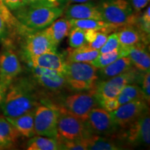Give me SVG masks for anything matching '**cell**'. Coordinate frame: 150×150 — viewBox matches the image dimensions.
Here are the masks:
<instances>
[{
    "label": "cell",
    "mask_w": 150,
    "mask_h": 150,
    "mask_svg": "<svg viewBox=\"0 0 150 150\" xmlns=\"http://www.w3.org/2000/svg\"><path fill=\"white\" fill-rule=\"evenodd\" d=\"M39 99L33 79L17 77L6 91L0 108L4 117H16L35 109L40 103Z\"/></svg>",
    "instance_id": "obj_1"
},
{
    "label": "cell",
    "mask_w": 150,
    "mask_h": 150,
    "mask_svg": "<svg viewBox=\"0 0 150 150\" xmlns=\"http://www.w3.org/2000/svg\"><path fill=\"white\" fill-rule=\"evenodd\" d=\"M61 6L23 5L14 11V16L22 25L31 30H42L63 14Z\"/></svg>",
    "instance_id": "obj_2"
},
{
    "label": "cell",
    "mask_w": 150,
    "mask_h": 150,
    "mask_svg": "<svg viewBox=\"0 0 150 150\" xmlns=\"http://www.w3.org/2000/svg\"><path fill=\"white\" fill-rule=\"evenodd\" d=\"M64 76L72 91H88L95 88L98 82V68L90 63L66 61Z\"/></svg>",
    "instance_id": "obj_3"
},
{
    "label": "cell",
    "mask_w": 150,
    "mask_h": 150,
    "mask_svg": "<svg viewBox=\"0 0 150 150\" xmlns=\"http://www.w3.org/2000/svg\"><path fill=\"white\" fill-rule=\"evenodd\" d=\"M97 5L103 20L116 27L136 24L138 18L128 0H102Z\"/></svg>",
    "instance_id": "obj_4"
},
{
    "label": "cell",
    "mask_w": 150,
    "mask_h": 150,
    "mask_svg": "<svg viewBox=\"0 0 150 150\" xmlns=\"http://www.w3.org/2000/svg\"><path fill=\"white\" fill-rule=\"evenodd\" d=\"M19 33L24 36L22 54L24 59L50 52L57 51V46L47 36L44 30H31L20 24Z\"/></svg>",
    "instance_id": "obj_5"
},
{
    "label": "cell",
    "mask_w": 150,
    "mask_h": 150,
    "mask_svg": "<svg viewBox=\"0 0 150 150\" xmlns=\"http://www.w3.org/2000/svg\"><path fill=\"white\" fill-rule=\"evenodd\" d=\"M58 142L83 139L91 136L84 122L67 111L63 106H58Z\"/></svg>",
    "instance_id": "obj_6"
},
{
    "label": "cell",
    "mask_w": 150,
    "mask_h": 150,
    "mask_svg": "<svg viewBox=\"0 0 150 150\" xmlns=\"http://www.w3.org/2000/svg\"><path fill=\"white\" fill-rule=\"evenodd\" d=\"M140 74L141 72L132 67L120 74L98 81L94 88L98 102L116 97L125 86L138 82L141 78Z\"/></svg>",
    "instance_id": "obj_7"
},
{
    "label": "cell",
    "mask_w": 150,
    "mask_h": 150,
    "mask_svg": "<svg viewBox=\"0 0 150 150\" xmlns=\"http://www.w3.org/2000/svg\"><path fill=\"white\" fill-rule=\"evenodd\" d=\"M59 117L58 106L45 102L35 108L34 111V130L35 136L57 138V123Z\"/></svg>",
    "instance_id": "obj_8"
},
{
    "label": "cell",
    "mask_w": 150,
    "mask_h": 150,
    "mask_svg": "<svg viewBox=\"0 0 150 150\" xmlns=\"http://www.w3.org/2000/svg\"><path fill=\"white\" fill-rule=\"evenodd\" d=\"M99 106L95 90L81 91L65 97L64 107L67 111L85 122L93 108Z\"/></svg>",
    "instance_id": "obj_9"
},
{
    "label": "cell",
    "mask_w": 150,
    "mask_h": 150,
    "mask_svg": "<svg viewBox=\"0 0 150 150\" xmlns=\"http://www.w3.org/2000/svg\"><path fill=\"white\" fill-rule=\"evenodd\" d=\"M121 138L131 146H149L150 143L149 110H146L138 119L125 128Z\"/></svg>",
    "instance_id": "obj_10"
},
{
    "label": "cell",
    "mask_w": 150,
    "mask_h": 150,
    "mask_svg": "<svg viewBox=\"0 0 150 150\" xmlns=\"http://www.w3.org/2000/svg\"><path fill=\"white\" fill-rule=\"evenodd\" d=\"M22 72L18 54L10 45H7L0 53V83L6 91Z\"/></svg>",
    "instance_id": "obj_11"
},
{
    "label": "cell",
    "mask_w": 150,
    "mask_h": 150,
    "mask_svg": "<svg viewBox=\"0 0 150 150\" xmlns=\"http://www.w3.org/2000/svg\"><path fill=\"white\" fill-rule=\"evenodd\" d=\"M85 125L90 134L97 136L108 137L115 134L118 129L110 112L99 106L91 110Z\"/></svg>",
    "instance_id": "obj_12"
},
{
    "label": "cell",
    "mask_w": 150,
    "mask_h": 150,
    "mask_svg": "<svg viewBox=\"0 0 150 150\" xmlns=\"http://www.w3.org/2000/svg\"><path fill=\"white\" fill-rule=\"evenodd\" d=\"M147 104L145 99H135L121 104L115 110L110 112V116L118 128L125 129L148 109Z\"/></svg>",
    "instance_id": "obj_13"
},
{
    "label": "cell",
    "mask_w": 150,
    "mask_h": 150,
    "mask_svg": "<svg viewBox=\"0 0 150 150\" xmlns=\"http://www.w3.org/2000/svg\"><path fill=\"white\" fill-rule=\"evenodd\" d=\"M29 68L35 83L44 88L59 91L67 86L63 73L36 66H29Z\"/></svg>",
    "instance_id": "obj_14"
},
{
    "label": "cell",
    "mask_w": 150,
    "mask_h": 150,
    "mask_svg": "<svg viewBox=\"0 0 150 150\" xmlns=\"http://www.w3.org/2000/svg\"><path fill=\"white\" fill-rule=\"evenodd\" d=\"M25 60L29 66H36L56 70L63 74L66 66L65 56L57 51L47 52L40 55L27 58Z\"/></svg>",
    "instance_id": "obj_15"
},
{
    "label": "cell",
    "mask_w": 150,
    "mask_h": 150,
    "mask_svg": "<svg viewBox=\"0 0 150 150\" xmlns=\"http://www.w3.org/2000/svg\"><path fill=\"white\" fill-rule=\"evenodd\" d=\"M65 18L68 20L94 19L103 20L98 5L93 1L71 4L65 12Z\"/></svg>",
    "instance_id": "obj_16"
},
{
    "label": "cell",
    "mask_w": 150,
    "mask_h": 150,
    "mask_svg": "<svg viewBox=\"0 0 150 150\" xmlns=\"http://www.w3.org/2000/svg\"><path fill=\"white\" fill-rule=\"evenodd\" d=\"M116 33L120 46L125 48H129L140 42H145L144 40L147 41V38L143 35L149 37L137 29L135 25L122 26L118 28Z\"/></svg>",
    "instance_id": "obj_17"
},
{
    "label": "cell",
    "mask_w": 150,
    "mask_h": 150,
    "mask_svg": "<svg viewBox=\"0 0 150 150\" xmlns=\"http://www.w3.org/2000/svg\"><path fill=\"white\" fill-rule=\"evenodd\" d=\"M133 66L141 72H145L150 69L149 53L146 48L144 42H140L138 44L129 47L128 56Z\"/></svg>",
    "instance_id": "obj_18"
},
{
    "label": "cell",
    "mask_w": 150,
    "mask_h": 150,
    "mask_svg": "<svg viewBox=\"0 0 150 150\" xmlns=\"http://www.w3.org/2000/svg\"><path fill=\"white\" fill-rule=\"evenodd\" d=\"M35 109L16 117H5L10 122L21 136L30 138L35 136L34 130Z\"/></svg>",
    "instance_id": "obj_19"
},
{
    "label": "cell",
    "mask_w": 150,
    "mask_h": 150,
    "mask_svg": "<svg viewBox=\"0 0 150 150\" xmlns=\"http://www.w3.org/2000/svg\"><path fill=\"white\" fill-rule=\"evenodd\" d=\"M71 28L72 26L68 19L58 18L43 30L50 40L58 46L68 35Z\"/></svg>",
    "instance_id": "obj_20"
},
{
    "label": "cell",
    "mask_w": 150,
    "mask_h": 150,
    "mask_svg": "<svg viewBox=\"0 0 150 150\" xmlns=\"http://www.w3.org/2000/svg\"><path fill=\"white\" fill-rule=\"evenodd\" d=\"M21 136L4 116H0V149L14 147Z\"/></svg>",
    "instance_id": "obj_21"
},
{
    "label": "cell",
    "mask_w": 150,
    "mask_h": 150,
    "mask_svg": "<svg viewBox=\"0 0 150 150\" xmlns=\"http://www.w3.org/2000/svg\"><path fill=\"white\" fill-rule=\"evenodd\" d=\"M132 67L133 65L129 56H123L107 66L98 69L99 78L100 77L102 81L108 79L125 72Z\"/></svg>",
    "instance_id": "obj_22"
},
{
    "label": "cell",
    "mask_w": 150,
    "mask_h": 150,
    "mask_svg": "<svg viewBox=\"0 0 150 150\" xmlns=\"http://www.w3.org/2000/svg\"><path fill=\"white\" fill-rule=\"evenodd\" d=\"M99 54L98 50L91 48L86 44L76 48L68 49L65 60L67 62L76 63H90L94 61Z\"/></svg>",
    "instance_id": "obj_23"
},
{
    "label": "cell",
    "mask_w": 150,
    "mask_h": 150,
    "mask_svg": "<svg viewBox=\"0 0 150 150\" xmlns=\"http://www.w3.org/2000/svg\"><path fill=\"white\" fill-rule=\"evenodd\" d=\"M72 27H78L83 30H97L109 34L117 31L115 26L105 22L104 20L94 19H81V20H69Z\"/></svg>",
    "instance_id": "obj_24"
},
{
    "label": "cell",
    "mask_w": 150,
    "mask_h": 150,
    "mask_svg": "<svg viewBox=\"0 0 150 150\" xmlns=\"http://www.w3.org/2000/svg\"><path fill=\"white\" fill-rule=\"evenodd\" d=\"M87 150H118L122 149V146L115 140L107 136L91 134L86 138Z\"/></svg>",
    "instance_id": "obj_25"
},
{
    "label": "cell",
    "mask_w": 150,
    "mask_h": 150,
    "mask_svg": "<svg viewBox=\"0 0 150 150\" xmlns=\"http://www.w3.org/2000/svg\"><path fill=\"white\" fill-rule=\"evenodd\" d=\"M28 150H58L59 143L53 138L41 136H33L30 138L27 145Z\"/></svg>",
    "instance_id": "obj_26"
},
{
    "label": "cell",
    "mask_w": 150,
    "mask_h": 150,
    "mask_svg": "<svg viewBox=\"0 0 150 150\" xmlns=\"http://www.w3.org/2000/svg\"><path fill=\"white\" fill-rule=\"evenodd\" d=\"M129 48L121 47L115 51L108 52L105 54H99L98 56L94 61L91 62V64L97 68L100 69L107 66L117 59L123 56H128Z\"/></svg>",
    "instance_id": "obj_27"
},
{
    "label": "cell",
    "mask_w": 150,
    "mask_h": 150,
    "mask_svg": "<svg viewBox=\"0 0 150 150\" xmlns=\"http://www.w3.org/2000/svg\"><path fill=\"white\" fill-rule=\"evenodd\" d=\"M116 97L120 105L135 99H145L141 87H140L136 83L125 86Z\"/></svg>",
    "instance_id": "obj_28"
},
{
    "label": "cell",
    "mask_w": 150,
    "mask_h": 150,
    "mask_svg": "<svg viewBox=\"0 0 150 150\" xmlns=\"http://www.w3.org/2000/svg\"><path fill=\"white\" fill-rule=\"evenodd\" d=\"M108 34L97 30H86V39L87 44L91 48L99 50L107 40Z\"/></svg>",
    "instance_id": "obj_29"
},
{
    "label": "cell",
    "mask_w": 150,
    "mask_h": 150,
    "mask_svg": "<svg viewBox=\"0 0 150 150\" xmlns=\"http://www.w3.org/2000/svg\"><path fill=\"white\" fill-rule=\"evenodd\" d=\"M67 36L69 45L72 48L79 47L87 44L86 39V30L78 27H72Z\"/></svg>",
    "instance_id": "obj_30"
},
{
    "label": "cell",
    "mask_w": 150,
    "mask_h": 150,
    "mask_svg": "<svg viewBox=\"0 0 150 150\" xmlns=\"http://www.w3.org/2000/svg\"><path fill=\"white\" fill-rule=\"evenodd\" d=\"M122 47L120 44L117 33L112 32L108 35L107 40L102 47L99 50V54H105L119 50Z\"/></svg>",
    "instance_id": "obj_31"
},
{
    "label": "cell",
    "mask_w": 150,
    "mask_h": 150,
    "mask_svg": "<svg viewBox=\"0 0 150 150\" xmlns=\"http://www.w3.org/2000/svg\"><path fill=\"white\" fill-rule=\"evenodd\" d=\"M59 149L65 150H87L86 138L70 141L59 142Z\"/></svg>",
    "instance_id": "obj_32"
},
{
    "label": "cell",
    "mask_w": 150,
    "mask_h": 150,
    "mask_svg": "<svg viewBox=\"0 0 150 150\" xmlns=\"http://www.w3.org/2000/svg\"><path fill=\"white\" fill-rule=\"evenodd\" d=\"M139 24V29L145 34L149 35L150 33V8L148 6L141 17L137 20L136 24Z\"/></svg>",
    "instance_id": "obj_33"
},
{
    "label": "cell",
    "mask_w": 150,
    "mask_h": 150,
    "mask_svg": "<svg viewBox=\"0 0 150 150\" xmlns=\"http://www.w3.org/2000/svg\"><path fill=\"white\" fill-rule=\"evenodd\" d=\"M65 0H23L24 5H41L61 6Z\"/></svg>",
    "instance_id": "obj_34"
},
{
    "label": "cell",
    "mask_w": 150,
    "mask_h": 150,
    "mask_svg": "<svg viewBox=\"0 0 150 150\" xmlns=\"http://www.w3.org/2000/svg\"><path fill=\"white\" fill-rule=\"evenodd\" d=\"M99 104L101 107L108 112H112L118 108L120 104L118 102L117 97L102 99L99 101Z\"/></svg>",
    "instance_id": "obj_35"
},
{
    "label": "cell",
    "mask_w": 150,
    "mask_h": 150,
    "mask_svg": "<svg viewBox=\"0 0 150 150\" xmlns=\"http://www.w3.org/2000/svg\"><path fill=\"white\" fill-rule=\"evenodd\" d=\"M142 91L145 100L149 104L150 102V70L144 72L142 78Z\"/></svg>",
    "instance_id": "obj_36"
},
{
    "label": "cell",
    "mask_w": 150,
    "mask_h": 150,
    "mask_svg": "<svg viewBox=\"0 0 150 150\" xmlns=\"http://www.w3.org/2000/svg\"><path fill=\"white\" fill-rule=\"evenodd\" d=\"M149 2V0H131V4L135 13H138L145 8Z\"/></svg>",
    "instance_id": "obj_37"
},
{
    "label": "cell",
    "mask_w": 150,
    "mask_h": 150,
    "mask_svg": "<svg viewBox=\"0 0 150 150\" xmlns=\"http://www.w3.org/2000/svg\"><path fill=\"white\" fill-rule=\"evenodd\" d=\"M4 4L11 11H16L24 5L23 0H5Z\"/></svg>",
    "instance_id": "obj_38"
},
{
    "label": "cell",
    "mask_w": 150,
    "mask_h": 150,
    "mask_svg": "<svg viewBox=\"0 0 150 150\" xmlns=\"http://www.w3.org/2000/svg\"><path fill=\"white\" fill-rule=\"evenodd\" d=\"M7 26L4 17L3 16L2 12L0 10V39L4 38L7 33Z\"/></svg>",
    "instance_id": "obj_39"
},
{
    "label": "cell",
    "mask_w": 150,
    "mask_h": 150,
    "mask_svg": "<svg viewBox=\"0 0 150 150\" xmlns=\"http://www.w3.org/2000/svg\"><path fill=\"white\" fill-rule=\"evenodd\" d=\"M68 4H78V3H83V2H88V1H91L93 0H65Z\"/></svg>",
    "instance_id": "obj_40"
},
{
    "label": "cell",
    "mask_w": 150,
    "mask_h": 150,
    "mask_svg": "<svg viewBox=\"0 0 150 150\" xmlns=\"http://www.w3.org/2000/svg\"><path fill=\"white\" fill-rule=\"evenodd\" d=\"M5 93H6V91L4 89L2 86H1V83H0V107H1V103H2L4 97Z\"/></svg>",
    "instance_id": "obj_41"
},
{
    "label": "cell",
    "mask_w": 150,
    "mask_h": 150,
    "mask_svg": "<svg viewBox=\"0 0 150 150\" xmlns=\"http://www.w3.org/2000/svg\"><path fill=\"white\" fill-rule=\"evenodd\" d=\"M0 1H2V2H3L4 4V1H5V0H0Z\"/></svg>",
    "instance_id": "obj_42"
}]
</instances>
